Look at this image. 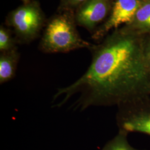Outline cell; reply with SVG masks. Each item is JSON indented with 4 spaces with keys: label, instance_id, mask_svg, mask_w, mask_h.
<instances>
[{
    "label": "cell",
    "instance_id": "cell-2",
    "mask_svg": "<svg viewBox=\"0 0 150 150\" xmlns=\"http://www.w3.org/2000/svg\"><path fill=\"white\" fill-rule=\"evenodd\" d=\"M74 11H58L47 19L38 50L45 54L67 53L94 44L84 40L77 29Z\"/></svg>",
    "mask_w": 150,
    "mask_h": 150
},
{
    "label": "cell",
    "instance_id": "cell-7",
    "mask_svg": "<svg viewBox=\"0 0 150 150\" xmlns=\"http://www.w3.org/2000/svg\"><path fill=\"white\" fill-rule=\"evenodd\" d=\"M125 26L139 35H150V0H142L132 21Z\"/></svg>",
    "mask_w": 150,
    "mask_h": 150
},
{
    "label": "cell",
    "instance_id": "cell-3",
    "mask_svg": "<svg viewBox=\"0 0 150 150\" xmlns=\"http://www.w3.org/2000/svg\"><path fill=\"white\" fill-rule=\"evenodd\" d=\"M47 19L37 0L23 4L10 12L6 26L11 28L18 45L29 44L37 39Z\"/></svg>",
    "mask_w": 150,
    "mask_h": 150
},
{
    "label": "cell",
    "instance_id": "cell-4",
    "mask_svg": "<svg viewBox=\"0 0 150 150\" xmlns=\"http://www.w3.org/2000/svg\"><path fill=\"white\" fill-rule=\"evenodd\" d=\"M117 107L116 123L119 130L150 135V96Z\"/></svg>",
    "mask_w": 150,
    "mask_h": 150
},
{
    "label": "cell",
    "instance_id": "cell-9",
    "mask_svg": "<svg viewBox=\"0 0 150 150\" xmlns=\"http://www.w3.org/2000/svg\"><path fill=\"white\" fill-rule=\"evenodd\" d=\"M18 43L10 28L4 25L0 27V52H6L17 49Z\"/></svg>",
    "mask_w": 150,
    "mask_h": 150
},
{
    "label": "cell",
    "instance_id": "cell-5",
    "mask_svg": "<svg viewBox=\"0 0 150 150\" xmlns=\"http://www.w3.org/2000/svg\"><path fill=\"white\" fill-rule=\"evenodd\" d=\"M142 0H112V6L107 19L92 34L91 38L99 43L109 32L132 21Z\"/></svg>",
    "mask_w": 150,
    "mask_h": 150
},
{
    "label": "cell",
    "instance_id": "cell-6",
    "mask_svg": "<svg viewBox=\"0 0 150 150\" xmlns=\"http://www.w3.org/2000/svg\"><path fill=\"white\" fill-rule=\"evenodd\" d=\"M112 6V0H86L75 11L77 26L92 34L106 20Z\"/></svg>",
    "mask_w": 150,
    "mask_h": 150
},
{
    "label": "cell",
    "instance_id": "cell-11",
    "mask_svg": "<svg viewBox=\"0 0 150 150\" xmlns=\"http://www.w3.org/2000/svg\"><path fill=\"white\" fill-rule=\"evenodd\" d=\"M86 0H60L58 11L69 10L74 11Z\"/></svg>",
    "mask_w": 150,
    "mask_h": 150
},
{
    "label": "cell",
    "instance_id": "cell-1",
    "mask_svg": "<svg viewBox=\"0 0 150 150\" xmlns=\"http://www.w3.org/2000/svg\"><path fill=\"white\" fill-rule=\"evenodd\" d=\"M141 36L126 26L113 30L90 50L91 64L70 85L57 88L54 107L76 97L71 107L82 111L92 106H111L150 96V71Z\"/></svg>",
    "mask_w": 150,
    "mask_h": 150
},
{
    "label": "cell",
    "instance_id": "cell-12",
    "mask_svg": "<svg viewBox=\"0 0 150 150\" xmlns=\"http://www.w3.org/2000/svg\"><path fill=\"white\" fill-rule=\"evenodd\" d=\"M143 51L146 63L150 71V35H146L144 37Z\"/></svg>",
    "mask_w": 150,
    "mask_h": 150
},
{
    "label": "cell",
    "instance_id": "cell-8",
    "mask_svg": "<svg viewBox=\"0 0 150 150\" xmlns=\"http://www.w3.org/2000/svg\"><path fill=\"white\" fill-rule=\"evenodd\" d=\"M20 59L18 49L0 54V83L12 80L16 76L17 65Z\"/></svg>",
    "mask_w": 150,
    "mask_h": 150
},
{
    "label": "cell",
    "instance_id": "cell-13",
    "mask_svg": "<svg viewBox=\"0 0 150 150\" xmlns=\"http://www.w3.org/2000/svg\"><path fill=\"white\" fill-rule=\"evenodd\" d=\"M21 1H22L23 4H28V3L30 2H31L33 0H21Z\"/></svg>",
    "mask_w": 150,
    "mask_h": 150
},
{
    "label": "cell",
    "instance_id": "cell-10",
    "mask_svg": "<svg viewBox=\"0 0 150 150\" xmlns=\"http://www.w3.org/2000/svg\"><path fill=\"white\" fill-rule=\"evenodd\" d=\"M128 132L118 130V134L110 140L101 150H146L136 149L129 144Z\"/></svg>",
    "mask_w": 150,
    "mask_h": 150
}]
</instances>
